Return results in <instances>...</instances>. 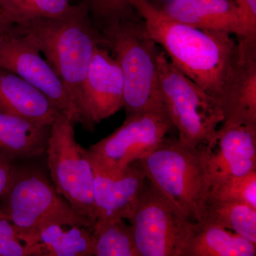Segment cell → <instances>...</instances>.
Wrapping results in <instances>:
<instances>
[{
  "label": "cell",
  "instance_id": "obj_1",
  "mask_svg": "<svg viewBox=\"0 0 256 256\" xmlns=\"http://www.w3.org/2000/svg\"><path fill=\"white\" fill-rule=\"evenodd\" d=\"M131 4L170 62L214 98L224 114L242 76V56L238 41L229 34L204 31L176 21L149 0H132Z\"/></svg>",
  "mask_w": 256,
  "mask_h": 256
},
{
  "label": "cell",
  "instance_id": "obj_2",
  "mask_svg": "<svg viewBox=\"0 0 256 256\" xmlns=\"http://www.w3.org/2000/svg\"><path fill=\"white\" fill-rule=\"evenodd\" d=\"M12 26L31 37L65 84L82 116V88L88 70L96 48L106 45L86 4L73 5L60 16L34 18Z\"/></svg>",
  "mask_w": 256,
  "mask_h": 256
},
{
  "label": "cell",
  "instance_id": "obj_3",
  "mask_svg": "<svg viewBox=\"0 0 256 256\" xmlns=\"http://www.w3.org/2000/svg\"><path fill=\"white\" fill-rule=\"evenodd\" d=\"M0 217L14 224L22 240L32 247L42 248L38 234L50 226L90 228L94 226L58 194L41 170L16 164L9 186L0 198Z\"/></svg>",
  "mask_w": 256,
  "mask_h": 256
},
{
  "label": "cell",
  "instance_id": "obj_4",
  "mask_svg": "<svg viewBox=\"0 0 256 256\" xmlns=\"http://www.w3.org/2000/svg\"><path fill=\"white\" fill-rule=\"evenodd\" d=\"M124 78L126 116L164 108L160 90L156 43L137 13L99 28Z\"/></svg>",
  "mask_w": 256,
  "mask_h": 256
},
{
  "label": "cell",
  "instance_id": "obj_5",
  "mask_svg": "<svg viewBox=\"0 0 256 256\" xmlns=\"http://www.w3.org/2000/svg\"><path fill=\"white\" fill-rule=\"evenodd\" d=\"M146 180L194 222L204 220L210 195L204 146L191 148L165 138L138 160Z\"/></svg>",
  "mask_w": 256,
  "mask_h": 256
},
{
  "label": "cell",
  "instance_id": "obj_6",
  "mask_svg": "<svg viewBox=\"0 0 256 256\" xmlns=\"http://www.w3.org/2000/svg\"><path fill=\"white\" fill-rule=\"evenodd\" d=\"M160 90L165 108L178 141L191 148L206 146L214 138L224 120L223 108L168 60L164 52L158 56Z\"/></svg>",
  "mask_w": 256,
  "mask_h": 256
},
{
  "label": "cell",
  "instance_id": "obj_7",
  "mask_svg": "<svg viewBox=\"0 0 256 256\" xmlns=\"http://www.w3.org/2000/svg\"><path fill=\"white\" fill-rule=\"evenodd\" d=\"M75 124L60 114L50 127L46 150L50 180L76 212L96 222L94 170L88 150L77 142Z\"/></svg>",
  "mask_w": 256,
  "mask_h": 256
},
{
  "label": "cell",
  "instance_id": "obj_8",
  "mask_svg": "<svg viewBox=\"0 0 256 256\" xmlns=\"http://www.w3.org/2000/svg\"><path fill=\"white\" fill-rule=\"evenodd\" d=\"M140 256H182L196 226L152 184H144L129 220Z\"/></svg>",
  "mask_w": 256,
  "mask_h": 256
},
{
  "label": "cell",
  "instance_id": "obj_9",
  "mask_svg": "<svg viewBox=\"0 0 256 256\" xmlns=\"http://www.w3.org/2000/svg\"><path fill=\"white\" fill-rule=\"evenodd\" d=\"M173 127L165 107L126 116L120 127L88 150L92 166L124 170L154 150Z\"/></svg>",
  "mask_w": 256,
  "mask_h": 256
},
{
  "label": "cell",
  "instance_id": "obj_10",
  "mask_svg": "<svg viewBox=\"0 0 256 256\" xmlns=\"http://www.w3.org/2000/svg\"><path fill=\"white\" fill-rule=\"evenodd\" d=\"M0 67L10 70L42 92L62 114L82 126V114L62 79L31 37L12 26L0 37Z\"/></svg>",
  "mask_w": 256,
  "mask_h": 256
},
{
  "label": "cell",
  "instance_id": "obj_11",
  "mask_svg": "<svg viewBox=\"0 0 256 256\" xmlns=\"http://www.w3.org/2000/svg\"><path fill=\"white\" fill-rule=\"evenodd\" d=\"M104 46L94 52L82 88V127L90 131L124 107L122 70Z\"/></svg>",
  "mask_w": 256,
  "mask_h": 256
},
{
  "label": "cell",
  "instance_id": "obj_12",
  "mask_svg": "<svg viewBox=\"0 0 256 256\" xmlns=\"http://www.w3.org/2000/svg\"><path fill=\"white\" fill-rule=\"evenodd\" d=\"M203 146L210 190L256 170V126H222Z\"/></svg>",
  "mask_w": 256,
  "mask_h": 256
},
{
  "label": "cell",
  "instance_id": "obj_13",
  "mask_svg": "<svg viewBox=\"0 0 256 256\" xmlns=\"http://www.w3.org/2000/svg\"><path fill=\"white\" fill-rule=\"evenodd\" d=\"M94 170L96 220H130L146 184V174L139 161L120 171Z\"/></svg>",
  "mask_w": 256,
  "mask_h": 256
},
{
  "label": "cell",
  "instance_id": "obj_14",
  "mask_svg": "<svg viewBox=\"0 0 256 256\" xmlns=\"http://www.w3.org/2000/svg\"><path fill=\"white\" fill-rule=\"evenodd\" d=\"M158 8L170 18L194 28L237 38L250 37L234 0H172Z\"/></svg>",
  "mask_w": 256,
  "mask_h": 256
},
{
  "label": "cell",
  "instance_id": "obj_15",
  "mask_svg": "<svg viewBox=\"0 0 256 256\" xmlns=\"http://www.w3.org/2000/svg\"><path fill=\"white\" fill-rule=\"evenodd\" d=\"M0 110L47 126H52L60 114L40 90L1 67Z\"/></svg>",
  "mask_w": 256,
  "mask_h": 256
},
{
  "label": "cell",
  "instance_id": "obj_16",
  "mask_svg": "<svg viewBox=\"0 0 256 256\" xmlns=\"http://www.w3.org/2000/svg\"><path fill=\"white\" fill-rule=\"evenodd\" d=\"M50 127L0 110V154L12 161L41 158Z\"/></svg>",
  "mask_w": 256,
  "mask_h": 256
},
{
  "label": "cell",
  "instance_id": "obj_17",
  "mask_svg": "<svg viewBox=\"0 0 256 256\" xmlns=\"http://www.w3.org/2000/svg\"><path fill=\"white\" fill-rule=\"evenodd\" d=\"M242 52L240 82L227 108L222 126H256V38H237Z\"/></svg>",
  "mask_w": 256,
  "mask_h": 256
},
{
  "label": "cell",
  "instance_id": "obj_18",
  "mask_svg": "<svg viewBox=\"0 0 256 256\" xmlns=\"http://www.w3.org/2000/svg\"><path fill=\"white\" fill-rule=\"evenodd\" d=\"M256 244L206 220L196 222L182 256H255Z\"/></svg>",
  "mask_w": 256,
  "mask_h": 256
},
{
  "label": "cell",
  "instance_id": "obj_19",
  "mask_svg": "<svg viewBox=\"0 0 256 256\" xmlns=\"http://www.w3.org/2000/svg\"><path fill=\"white\" fill-rule=\"evenodd\" d=\"M45 256H94L92 228L79 226L52 225L38 235Z\"/></svg>",
  "mask_w": 256,
  "mask_h": 256
},
{
  "label": "cell",
  "instance_id": "obj_20",
  "mask_svg": "<svg viewBox=\"0 0 256 256\" xmlns=\"http://www.w3.org/2000/svg\"><path fill=\"white\" fill-rule=\"evenodd\" d=\"M95 256H140L130 226L120 218L96 220L92 227Z\"/></svg>",
  "mask_w": 256,
  "mask_h": 256
},
{
  "label": "cell",
  "instance_id": "obj_21",
  "mask_svg": "<svg viewBox=\"0 0 256 256\" xmlns=\"http://www.w3.org/2000/svg\"><path fill=\"white\" fill-rule=\"evenodd\" d=\"M204 220L256 244V208L254 207L239 202L210 200Z\"/></svg>",
  "mask_w": 256,
  "mask_h": 256
},
{
  "label": "cell",
  "instance_id": "obj_22",
  "mask_svg": "<svg viewBox=\"0 0 256 256\" xmlns=\"http://www.w3.org/2000/svg\"><path fill=\"white\" fill-rule=\"evenodd\" d=\"M72 6L69 0H0V20L10 28L34 18L60 16Z\"/></svg>",
  "mask_w": 256,
  "mask_h": 256
},
{
  "label": "cell",
  "instance_id": "obj_23",
  "mask_svg": "<svg viewBox=\"0 0 256 256\" xmlns=\"http://www.w3.org/2000/svg\"><path fill=\"white\" fill-rule=\"evenodd\" d=\"M210 200L239 202L256 208V170L212 188Z\"/></svg>",
  "mask_w": 256,
  "mask_h": 256
},
{
  "label": "cell",
  "instance_id": "obj_24",
  "mask_svg": "<svg viewBox=\"0 0 256 256\" xmlns=\"http://www.w3.org/2000/svg\"><path fill=\"white\" fill-rule=\"evenodd\" d=\"M132 0H84L92 22L98 30L124 18H131L137 12L131 4Z\"/></svg>",
  "mask_w": 256,
  "mask_h": 256
},
{
  "label": "cell",
  "instance_id": "obj_25",
  "mask_svg": "<svg viewBox=\"0 0 256 256\" xmlns=\"http://www.w3.org/2000/svg\"><path fill=\"white\" fill-rule=\"evenodd\" d=\"M44 256L43 249L26 245L14 224L0 217V256Z\"/></svg>",
  "mask_w": 256,
  "mask_h": 256
},
{
  "label": "cell",
  "instance_id": "obj_26",
  "mask_svg": "<svg viewBox=\"0 0 256 256\" xmlns=\"http://www.w3.org/2000/svg\"><path fill=\"white\" fill-rule=\"evenodd\" d=\"M245 23L248 35L256 37V0H234Z\"/></svg>",
  "mask_w": 256,
  "mask_h": 256
},
{
  "label": "cell",
  "instance_id": "obj_27",
  "mask_svg": "<svg viewBox=\"0 0 256 256\" xmlns=\"http://www.w3.org/2000/svg\"><path fill=\"white\" fill-rule=\"evenodd\" d=\"M15 161L4 160L0 163V198L8 190L15 168Z\"/></svg>",
  "mask_w": 256,
  "mask_h": 256
},
{
  "label": "cell",
  "instance_id": "obj_28",
  "mask_svg": "<svg viewBox=\"0 0 256 256\" xmlns=\"http://www.w3.org/2000/svg\"><path fill=\"white\" fill-rule=\"evenodd\" d=\"M9 28H8V26H6V25L2 22L1 20H0V37L2 36L5 32H6V30H9Z\"/></svg>",
  "mask_w": 256,
  "mask_h": 256
},
{
  "label": "cell",
  "instance_id": "obj_29",
  "mask_svg": "<svg viewBox=\"0 0 256 256\" xmlns=\"http://www.w3.org/2000/svg\"><path fill=\"white\" fill-rule=\"evenodd\" d=\"M6 159H8V158H5L2 154H0V163L2 162Z\"/></svg>",
  "mask_w": 256,
  "mask_h": 256
},
{
  "label": "cell",
  "instance_id": "obj_30",
  "mask_svg": "<svg viewBox=\"0 0 256 256\" xmlns=\"http://www.w3.org/2000/svg\"><path fill=\"white\" fill-rule=\"evenodd\" d=\"M160 1L164 3V4H166V3L172 1V0H160Z\"/></svg>",
  "mask_w": 256,
  "mask_h": 256
}]
</instances>
